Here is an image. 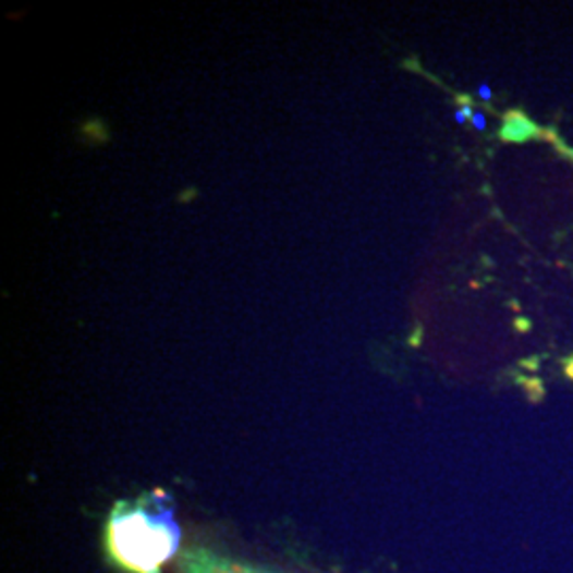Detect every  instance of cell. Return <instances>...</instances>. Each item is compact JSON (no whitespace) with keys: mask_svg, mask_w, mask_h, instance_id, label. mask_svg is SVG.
Instances as JSON below:
<instances>
[{"mask_svg":"<svg viewBox=\"0 0 573 573\" xmlns=\"http://www.w3.org/2000/svg\"><path fill=\"white\" fill-rule=\"evenodd\" d=\"M105 550L122 572L162 573L183 552L170 492L154 489L136 499H120L105 527Z\"/></svg>","mask_w":573,"mask_h":573,"instance_id":"cell-1","label":"cell"},{"mask_svg":"<svg viewBox=\"0 0 573 573\" xmlns=\"http://www.w3.org/2000/svg\"><path fill=\"white\" fill-rule=\"evenodd\" d=\"M181 573H279L261 565L221 554L206 546H192L179 554Z\"/></svg>","mask_w":573,"mask_h":573,"instance_id":"cell-2","label":"cell"},{"mask_svg":"<svg viewBox=\"0 0 573 573\" xmlns=\"http://www.w3.org/2000/svg\"><path fill=\"white\" fill-rule=\"evenodd\" d=\"M474 125H476V130H485V125H487V120H485V115L483 113H474Z\"/></svg>","mask_w":573,"mask_h":573,"instance_id":"cell-3","label":"cell"},{"mask_svg":"<svg viewBox=\"0 0 573 573\" xmlns=\"http://www.w3.org/2000/svg\"><path fill=\"white\" fill-rule=\"evenodd\" d=\"M478 94H480L483 100H491V87H489V85H480V87H478Z\"/></svg>","mask_w":573,"mask_h":573,"instance_id":"cell-4","label":"cell"},{"mask_svg":"<svg viewBox=\"0 0 573 573\" xmlns=\"http://www.w3.org/2000/svg\"><path fill=\"white\" fill-rule=\"evenodd\" d=\"M454 120H456V123H465V120H467V118H465V115H463V111L459 109V111L454 113Z\"/></svg>","mask_w":573,"mask_h":573,"instance_id":"cell-5","label":"cell"}]
</instances>
